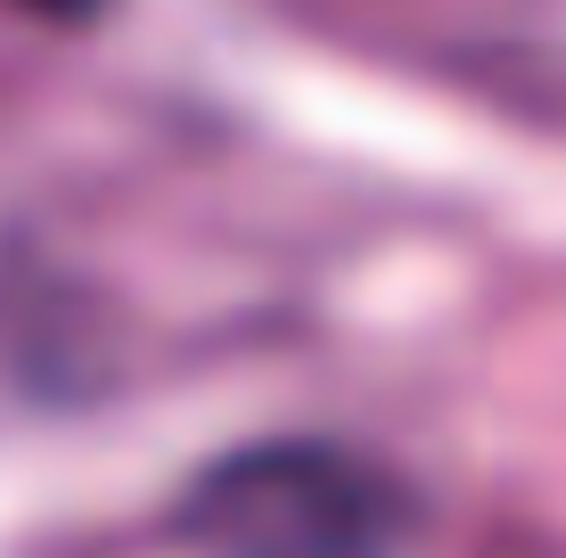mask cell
<instances>
[{
    "label": "cell",
    "mask_w": 566,
    "mask_h": 558,
    "mask_svg": "<svg viewBox=\"0 0 566 558\" xmlns=\"http://www.w3.org/2000/svg\"><path fill=\"white\" fill-rule=\"evenodd\" d=\"M419 517L395 460L337 435H263L213 452L172 493L165 543L189 558H402Z\"/></svg>",
    "instance_id": "1"
},
{
    "label": "cell",
    "mask_w": 566,
    "mask_h": 558,
    "mask_svg": "<svg viewBox=\"0 0 566 558\" xmlns=\"http://www.w3.org/2000/svg\"><path fill=\"white\" fill-rule=\"evenodd\" d=\"M25 17H57V25H83V17H99L107 0H17Z\"/></svg>",
    "instance_id": "2"
}]
</instances>
